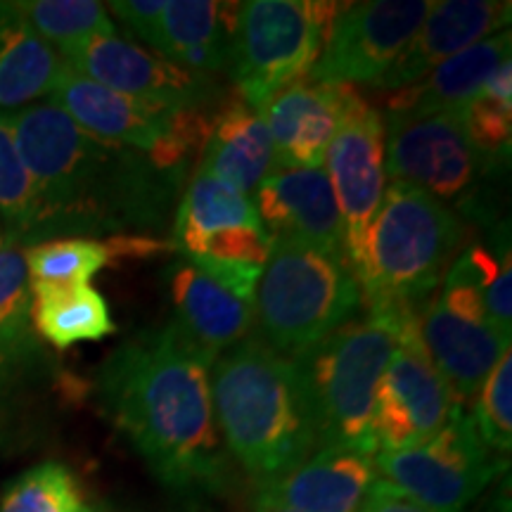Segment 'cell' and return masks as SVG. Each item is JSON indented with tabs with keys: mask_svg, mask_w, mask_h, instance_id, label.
Segmentation results:
<instances>
[{
	"mask_svg": "<svg viewBox=\"0 0 512 512\" xmlns=\"http://www.w3.org/2000/svg\"><path fill=\"white\" fill-rule=\"evenodd\" d=\"M174 325L145 330L100 368V399L159 482L181 496H219L230 456L214 418L209 370Z\"/></svg>",
	"mask_w": 512,
	"mask_h": 512,
	"instance_id": "obj_1",
	"label": "cell"
},
{
	"mask_svg": "<svg viewBox=\"0 0 512 512\" xmlns=\"http://www.w3.org/2000/svg\"><path fill=\"white\" fill-rule=\"evenodd\" d=\"M214 418L228 456L266 486L318 451V437L292 358L256 335L216 358L209 370Z\"/></svg>",
	"mask_w": 512,
	"mask_h": 512,
	"instance_id": "obj_2",
	"label": "cell"
},
{
	"mask_svg": "<svg viewBox=\"0 0 512 512\" xmlns=\"http://www.w3.org/2000/svg\"><path fill=\"white\" fill-rule=\"evenodd\" d=\"M406 309H368L316 347L292 358L316 427L318 448H349L375 456L377 384L394 354Z\"/></svg>",
	"mask_w": 512,
	"mask_h": 512,
	"instance_id": "obj_3",
	"label": "cell"
},
{
	"mask_svg": "<svg viewBox=\"0 0 512 512\" xmlns=\"http://www.w3.org/2000/svg\"><path fill=\"white\" fill-rule=\"evenodd\" d=\"M463 240L465 223L451 207L415 185L389 183L356 275L368 309H425Z\"/></svg>",
	"mask_w": 512,
	"mask_h": 512,
	"instance_id": "obj_4",
	"label": "cell"
},
{
	"mask_svg": "<svg viewBox=\"0 0 512 512\" xmlns=\"http://www.w3.org/2000/svg\"><path fill=\"white\" fill-rule=\"evenodd\" d=\"M361 304V285L344 254L273 240L254 292L256 337L294 358L349 323Z\"/></svg>",
	"mask_w": 512,
	"mask_h": 512,
	"instance_id": "obj_5",
	"label": "cell"
},
{
	"mask_svg": "<svg viewBox=\"0 0 512 512\" xmlns=\"http://www.w3.org/2000/svg\"><path fill=\"white\" fill-rule=\"evenodd\" d=\"M339 10L318 0H249L238 5L226 72L247 105L261 107L309 79Z\"/></svg>",
	"mask_w": 512,
	"mask_h": 512,
	"instance_id": "obj_6",
	"label": "cell"
},
{
	"mask_svg": "<svg viewBox=\"0 0 512 512\" xmlns=\"http://www.w3.org/2000/svg\"><path fill=\"white\" fill-rule=\"evenodd\" d=\"M271 245L252 197L195 174L176 209L174 249L181 259L254 306Z\"/></svg>",
	"mask_w": 512,
	"mask_h": 512,
	"instance_id": "obj_7",
	"label": "cell"
},
{
	"mask_svg": "<svg viewBox=\"0 0 512 512\" xmlns=\"http://www.w3.org/2000/svg\"><path fill=\"white\" fill-rule=\"evenodd\" d=\"M50 102L93 138L147 152L178 169L188 166L192 147L204 145L211 121L204 110L181 112L128 98L76 74L69 64L55 81Z\"/></svg>",
	"mask_w": 512,
	"mask_h": 512,
	"instance_id": "obj_8",
	"label": "cell"
},
{
	"mask_svg": "<svg viewBox=\"0 0 512 512\" xmlns=\"http://www.w3.org/2000/svg\"><path fill=\"white\" fill-rule=\"evenodd\" d=\"M505 467L508 458L479 439L465 408H456L432 439L375 453L377 477L432 512H465Z\"/></svg>",
	"mask_w": 512,
	"mask_h": 512,
	"instance_id": "obj_9",
	"label": "cell"
},
{
	"mask_svg": "<svg viewBox=\"0 0 512 512\" xmlns=\"http://www.w3.org/2000/svg\"><path fill=\"white\" fill-rule=\"evenodd\" d=\"M420 332L460 408L475 401L479 387L510 351L512 339L489 320L482 290L463 254L451 261L441 278V292L422 309Z\"/></svg>",
	"mask_w": 512,
	"mask_h": 512,
	"instance_id": "obj_10",
	"label": "cell"
},
{
	"mask_svg": "<svg viewBox=\"0 0 512 512\" xmlns=\"http://www.w3.org/2000/svg\"><path fill=\"white\" fill-rule=\"evenodd\" d=\"M384 176L415 185L434 200L467 202L494 162L467 131L463 112H441L422 119L384 117Z\"/></svg>",
	"mask_w": 512,
	"mask_h": 512,
	"instance_id": "obj_11",
	"label": "cell"
},
{
	"mask_svg": "<svg viewBox=\"0 0 512 512\" xmlns=\"http://www.w3.org/2000/svg\"><path fill=\"white\" fill-rule=\"evenodd\" d=\"M418 309L399 320L394 354L377 384L373 434L377 453L403 451L432 439L460 408L427 354Z\"/></svg>",
	"mask_w": 512,
	"mask_h": 512,
	"instance_id": "obj_12",
	"label": "cell"
},
{
	"mask_svg": "<svg viewBox=\"0 0 512 512\" xmlns=\"http://www.w3.org/2000/svg\"><path fill=\"white\" fill-rule=\"evenodd\" d=\"M434 0H370L339 5L325 36L323 53L309 79L332 86H377L415 31Z\"/></svg>",
	"mask_w": 512,
	"mask_h": 512,
	"instance_id": "obj_13",
	"label": "cell"
},
{
	"mask_svg": "<svg viewBox=\"0 0 512 512\" xmlns=\"http://www.w3.org/2000/svg\"><path fill=\"white\" fill-rule=\"evenodd\" d=\"M342 219V249L358 275L366 252V235L380 209L384 176L382 112L356 95L328 147L323 164Z\"/></svg>",
	"mask_w": 512,
	"mask_h": 512,
	"instance_id": "obj_14",
	"label": "cell"
},
{
	"mask_svg": "<svg viewBox=\"0 0 512 512\" xmlns=\"http://www.w3.org/2000/svg\"><path fill=\"white\" fill-rule=\"evenodd\" d=\"M69 67L100 86L169 110H207L214 102L209 76L185 72L157 53L133 46L119 36H98L69 55Z\"/></svg>",
	"mask_w": 512,
	"mask_h": 512,
	"instance_id": "obj_15",
	"label": "cell"
},
{
	"mask_svg": "<svg viewBox=\"0 0 512 512\" xmlns=\"http://www.w3.org/2000/svg\"><path fill=\"white\" fill-rule=\"evenodd\" d=\"M356 88L311 79L297 81L261 107L273 140V169H323L328 147Z\"/></svg>",
	"mask_w": 512,
	"mask_h": 512,
	"instance_id": "obj_16",
	"label": "cell"
},
{
	"mask_svg": "<svg viewBox=\"0 0 512 512\" xmlns=\"http://www.w3.org/2000/svg\"><path fill=\"white\" fill-rule=\"evenodd\" d=\"M508 0H439L422 19L394 67L377 81V91H401L430 74L441 62L508 29Z\"/></svg>",
	"mask_w": 512,
	"mask_h": 512,
	"instance_id": "obj_17",
	"label": "cell"
},
{
	"mask_svg": "<svg viewBox=\"0 0 512 512\" xmlns=\"http://www.w3.org/2000/svg\"><path fill=\"white\" fill-rule=\"evenodd\" d=\"M252 200L273 240L344 254L342 219L325 169H273Z\"/></svg>",
	"mask_w": 512,
	"mask_h": 512,
	"instance_id": "obj_18",
	"label": "cell"
},
{
	"mask_svg": "<svg viewBox=\"0 0 512 512\" xmlns=\"http://www.w3.org/2000/svg\"><path fill=\"white\" fill-rule=\"evenodd\" d=\"M174 318L169 320L181 335L211 363L254 328V306L181 259L166 271Z\"/></svg>",
	"mask_w": 512,
	"mask_h": 512,
	"instance_id": "obj_19",
	"label": "cell"
},
{
	"mask_svg": "<svg viewBox=\"0 0 512 512\" xmlns=\"http://www.w3.org/2000/svg\"><path fill=\"white\" fill-rule=\"evenodd\" d=\"M375 482V456L318 448L285 477L261 486L256 496L297 512H358Z\"/></svg>",
	"mask_w": 512,
	"mask_h": 512,
	"instance_id": "obj_20",
	"label": "cell"
},
{
	"mask_svg": "<svg viewBox=\"0 0 512 512\" xmlns=\"http://www.w3.org/2000/svg\"><path fill=\"white\" fill-rule=\"evenodd\" d=\"M273 171V140L261 112L238 93L216 102L197 174L252 197Z\"/></svg>",
	"mask_w": 512,
	"mask_h": 512,
	"instance_id": "obj_21",
	"label": "cell"
},
{
	"mask_svg": "<svg viewBox=\"0 0 512 512\" xmlns=\"http://www.w3.org/2000/svg\"><path fill=\"white\" fill-rule=\"evenodd\" d=\"M510 53V29L484 38L477 46L441 62L420 81L394 91L392 98L387 100L384 117L422 119L441 112H463L484 91L486 81L494 76L496 69L510 62Z\"/></svg>",
	"mask_w": 512,
	"mask_h": 512,
	"instance_id": "obj_22",
	"label": "cell"
},
{
	"mask_svg": "<svg viewBox=\"0 0 512 512\" xmlns=\"http://www.w3.org/2000/svg\"><path fill=\"white\" fill-rule=\"evenodd\" d=\"M238 5L216 0H166L150 36L152 53L174 62L185 72L209 76L223 72L228 62Z\"/></svg>",
	"mask_w": 512,
	"mask_h": 512,
	"instance_id": "obj_23",
	"label": "cell"
},
{
	"mask_svg": "<svg viewBox=\"0 0 512 512\" xmlns=\"http://www.w3.org/2000/svg\"><path fill=\"white\" fill-rule=\"evenodd\" d=\"M67 62L19 15L0 3V107H19L53 93Z\"/></svg>",
	"mask_w": 512,
	"mask_h": 512,
	"instance_id": "obj_24",
	"label": "cell"
},
{
	"mask_svg": "<svg viewBox=\"0 0 512 512\" xmlns=\"http://www.w3.org/2000/svg\"><path fill=\"white\" fill-rule=\"evenodd\" d=\"M31 316L38 332L57 349L95 342L117 330L105 297L91 285H31Z\"/></svg>",
	"mask_w": 512,
	"mask_h": 512,
	"instance_id": "obj_25",
	"label": "cell"
},
{
	"mask_svg": "<svg viewBox=\"0 0 512 512\" xmlns=\"http://www.w3.org/2000/svg\"><path fill=\"white\" fill-rule=\"evenodd\" d=\"M19 15L62 60L98 36H117L107 8L93 0H27L17 3Z\"/></svg>",
	"mask_w": 512,
	"mask_h": 512,
	"instance_id": "obj_26",
	"label": "cell"
},
{
	"mask_svg": "<svg viewBox=\"0 0 512 512\" xmlns=\"http://www.w3.org/2000/svg\"><path fill=\"white\" fill-rule=\"evenodd\" d=\"M0 512H95V508L69 467L41 463L5 486Z\"/></svg>",
	"mask_w": 512,
	"mask_h": 512,
	"instance_id": "obj_27",
	"label": "cell"
},
{
	"mask_svg": "<svg viewBox=\"0 0 512 512\" xmlns=\"http://www.w3.org/2000/svg\"><path fill=\"white\" fill-rule=\"evenodd\" d=\"M107 242L67 238L50 240L24 252L29 271V285L74 287L91 285V278L110 264Z\"/></svg>",
	"mask_w": 512,
	"mask_h": 512,
	"instance_id": "obj_28",
	"label": "cell"
},
{
	"mask_svg": "<svg viewBox=\"0 0 512 512\" xmlns=\"http://www.w3.org/2000/svg\"><path fill=\"white\" fill-rule=\"evenodd\" d=\"M463 119L479 150L494 162H508L512 133V64L505 62L486 81L484 91L463 110Z\"/></svg>",
	"mask_w": 512,
	"mask_h": 512,
	"instance_id": "obj_29",
	"label": "cell"
},
{
	"mask_svg": "<svg viewBox=\"0 0 512 512\" xmlns=\"http://www.w3.org/2000/svg\"><path fill=\"white\" fill-rule=\"evenodd\" d=\"M472 425L491 451L508 458L512 448V354H503L475 396Z\"/></svg>",
	"mask_w": 512,
	"mask_h": 512,
	"instance_id": "obj_30",
	"label": "cell"
},
{
	"mask_svg": "<svg viewBox=\"0 0 512 512\" xmlns=\"http://www.w3.org/2000/svg\"><path fill=\"white\" fill-rule=\"evenodd\" d=\"M0 214L15 233H34V183L19 157L15 133L5 112H0Z\"/></svg>",
	"mask_w": 512,
	"mask_h": 512,
	"instance_id": "obj_31",
	"label": "cell"
},
{
	"mask_svg": "<svg viewBox=\"0 0 512 512\" xmlns=\"http://www.w3.org/2000/svg\"><path fill=\"white\" fill-rule=\"evenodd\" d=\"M31 285L24 252L0 249V361L29 335Z\"/></svg>",
	"mask_w": 512,
	"mask_h": 512,
	"instance_id": "obj_32",
	"label": "cell"
},
{
	"mask_svg": "<svg viewBox=\"0 0 512 512\" xmlns=\"http://www.w3.org/2000/svg\"><path fill=\"white\" fill-rule=\"evenodd\" d=\"M164 5L166 0H117V3H110V10L145 43Z\"/></svg>",
	"mask_w": 512,
	"mask_h": 512,
	"instance_id": "obj_33",
	"label": "cell"
},
{
	"mask_svg": "<svg viewBox=\"0 0 512 512\" xmlns=\"http://www.w3.org/2000/svg\"><path fill=\"white\" fill-rule=\"evenodd\" d=\"M358 512H432L422 508L420 503H415L413 498L403 496L401 491H396L392 484H387L384 479L377 477V482L370 489L366 501H363Z\"/></svg>",
	"mask_w": 512,
	"mask_h": 512,
	"instance_id": "obj_34",
	"label": "cell"
},
{
	"mask_svg": "<svg viewBox=\"0 0 512 512\" xmlns=\"http://www.w3.org/2000/svg\"><path fill=\"white\" fill-rule=\"evenodd\" d=\"M252 512H297V510L283 508V505H275L271 501H266V498L256 496L254 503H252Z\"/></svg>",
	"mask_w": 512,
	"mask_h": 512,
	"instance_id": "obj_35",
	"label": "cell"
}]
</instances>
